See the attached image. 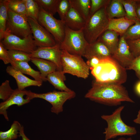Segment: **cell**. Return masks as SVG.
I'll return each instance as SVG.
<instances>
[{
	"instance_id": "obj_1",
	"label": "cell",
	"mask_w": 140,
	"mask_h": 140,
	"mask_svg": "<svg viewBox=\"0 0 140 140\" xmlns=\"http://www.w3.org/2000/svg\"><path fill=\"white\" fill-rule=\"evenodd\" d=\"M85 97L92 101L110 106L120 105L124 102H134L122 85L102 83L95 80Z\"/></svg>"
},
{
	"instance_id": "obj_2",
	"label": "cell",
	"mask_w": 140,
	"mask_h": 140,
	"mask_svg": "<svg viewBox=\"0 0 140 140\" xmlns=\"http://www.w3.org/2000/svg\"><path fill=\"white\" fill-rule=\"evenodd\" d=\"M124 107L123 106H120L111 114L101 116V118L107 124V127L103 132L104 140H109L118 136H130L136 134L137 131L134 127L127 125L122 119L121 113Z\"/></svg>"
},
{
	"instance_id": "obj_3",
	"label": "cell",
	"mask_w": 140,
	"mask_h": 140,
	"mask_svg": "<svg viewBox=\"0 0 140 140\" xmlns=\"http://www.w3.org/2000/svg\"><path fill=\"white\" fill-rule=\"evenodd\" d=\"M102 69L96 77L97 82L122 85L127 78L126 69L122 66L111 57L101 60Z\"/></svg>"
},
{
	"instance_id": "obj_4",
	"label": "cell",
	"mask_w": 140,
	"mask_h": 140,
	"mask_svg": "<svg viewBox=\"0 0 140 140\" xmlns=\"http://www.w3.org/2000/svg\"><path fill=\"white\" fill-rule=\"evenodd\" d=\"M109 21L105 7L100 9L89 18L83 29L84 37L89 44L96 41L107 30Z\"/></svg>"
},
{
	"instance_id": "obj_5",
	"label": "cell",
	"mask_w": 140,
	"mask_h": 140,
	"mask_svg": "<svg viewBox=\"0 0 140 140\" xmlns=\"http://www.w3.org/2000/svg\"><path fill=\"white\" fill-rule=\"evenodd\" d=\"M61 62L62 71L78 77L87 78L89 74V68L82 56L69 53L61 50Z\"/></svg>"
},
{
	"instance_id": "obj_6",
	"label": "cell",
	"mask_w": 140,
	"mask_h": 140,
	"mask_svg": "<svg viewBox=\"0 0 140 140\" xmlns=\"http://www.w3.org/2000/svg\"><path fill=\"white\" fill-rule=\"evenodd\" d=\"M83 29L74 31L65 26V37L60 44L61 50L82 56L89 44L84 37Z\"/></svg>"
},
{
	"instance_id": "obj_7",
	"label": "cell",
	"mask_w": 140,
	"mask_h": 140,
	"mask_svg": "<svg viewBox=\"0 0 140 140\" xmlns=\"http://www.w3.org/2000/svg\"><path fill=\"white\" fill-rule=\"evenodd\" d=\"M75 95V93L73 91L67 92L54 90L45 93H37L28 90L26 97L31 100L39 98L46 100L52 105L51 112L58 114L62 111L65 103L67 100L74 98Z\"/></svg>"
},
{
	"instance_id": "obj_8",
	"label": "cell",
	"mask_w": 140,
	"mask_h": 140,
	"mask_svg": "<svg viewBox=\"0 0 140 140\" xmlns=\"http://www.w3.org/2000/svg\"><path fill=\"white\" fill-rule=\"evenodd\" d=\"M37 21L52 35L57 43L60 44L65 35V26L64 22L40 8Z\"/></svg>"
},
{
	"instance_id": "obj_9",
	"label": "cell",
	"mask_w": 140,
	"mask_h": 140,
	"mask_svg": "<svg viewBox=\"0 0 140 140\" xmlns=\"http://www.w3.org/2000/svg\"><path fill=\"white\" fill-rule=\"evenodd\" d=\"M7 50H16L31 54L38 47L32 34L22 38L5 31L1 41Z\"/></svg>"
},
{
	"instance_id": "obj_10",
	"label": "cell",
	"mask_w": 140,
	"mask_h": 140,
	"mask_svg": "<svg viewBox=\"0 0 140 140\" xmlns=\"http://www.w3.org/2000/svg\"><path fill=\"white\" fill-rule=\"evenodd\" d=\"M28 18L8 10L5 31L22 38L32 34Z\"/></svg>"
},
{
	"instance_id": "obj_11",
	"label": "cell",
	"mask_w": 140,
	"mask_h": 140,
	"mask_svg": "<svg viewBox=\"0 0 140 140\" xmlns=\"http://www.w3.org/2000/svg\"><path fill=\"white\" fill-rule=\"evenodd\" d=\"M32 34L35 44L38 47H52L57 42L52 35L37 20L28 18Z\"/></svg>"
},
{
	"instance_id": "obj_12",
	"label": "cell",
	"mask_w": 140,
	"mask_h": 140,
	"mask_svg": "<svg viewBox=\"0 0 140 140\" xmlns=\"http://www.w3.org/2000/svg\"><path fill=\"white\" fill-rule=\"evenodd\" d=\"M61 54L60 44L57 43L52 47H38L30 54V57L31 58H40L51 61L57 65L58 71H61Z\"/></svg>"
},
{
	"instance_id": "obj_13",
	"label": "cell",
	"mask_w": 140,
	"mask_h": 140,
	"mask_svg": "<svg viewBox=\"0 0 140 140\" xmlns=\"http://www.w3.org/2000/svg\"><path fill=\"white\" fill-rule=\"evenodd\" d=\"M120 36L117 49L111 57L127 70L135 58L131 52L126 40L123 36Z\"/></svg>"
},
{
	"instance_id": "obj_14",
	"label": "cell",
	"mask_w": 140,
	"mask_h": 140,
	"mask_svg": "<svg viewBox=\"0 0 140 140\" xmlns=\"http://www.w3.org/2000/svg\"><path fill=\"white\" fill-rule=\"evenodd\" d=\"M28 90L25 89L22 90L17 88L7 100L0 103V114L3 115L6 120H9L7 110L10 107L13 105L22 106L30 101L31 99L30 98H24Z\"/></svg>"
},
{
	"instance_id": "obj_15",
	"label": "cell",
	"mask_w": 140,
	"mask_h": 140,
	"mask_svg": "<svg viewBox=\"0 0 140 140\" xmlns=\"http://www.w3.org/2000/svg\"><path fill=\"white\" fill-rule=\"evenodd\" d=\"M111 52L106 46L97 40L94 42L88 44L82 56L87 60L95 57L101 60L111 57Z\"/></svg>"
},
{
	"instance_id": "obj_16",
	"label": "cell",
	"mask_w": 140,
	"mask_h": 140,
	"mask_svg": "<svg viewBox=\"0 0 140 140\" xmlns=\"http://www.w3.org/2000/svg\"><path fill=\"white\" fill-rule=\"evenodd\" d=\"M6 71L7 73L15 79L17 88L20 90H24L25 88L31 86L40 87L42 85V83L30 79L11 66H7Z\"/></svg>"
},
{
	"instance_id": "obj_17",
	"label": "cell",
	"mask_w": 140,
	"mask_h": 140,
	"mask_svg": "<svg viewBox=\"0 0 140 140\" xmlns=\"http://www.w3.org/2000/svg\"><path fill=\"white\" fill-rule=\"evenodd\" d=\"M65 26L74 31L83 29L86 21L72 7L70 8L64 21Z\"/></svg>"
},
{
	"instance_id": "obj_18",
	"label": "cell",
	"mask_w": 140,
	"mask_h": 140,
	"mask_svg": "<svg viewBox=\"0 0 140 140\" xmlns=\"http://www.w3.org/2000/svg\"><path fill=\"white\" fill-rule=\"evenodd\" d=\"M118 33L113 30H107L98 38L97 40L103 43L113 55L116 51L119 39Z\"/></svg>"
},
{
	"instance_id": "obj_19",
	"label": "cell",
	"mask_w": 140,
	"mask_h": 140,
	"mask_svg": "<svg viewBox=\"0 0 140 140\" xmlns=\"http://www.w3.org/2000/svg\"><path fill=\"white\" fill-rule=\"evenodd\" d=\"M31 61L39 70L43 81H47V77L49 74L57 70V65L50 61L36 58H31Z\"/></svg>"
},
{
	"instance_id": "obj_20",
	"label": "cell",
	"mask_w": 140,
	"mask_h": 140,
	"mask_svg": "<svg viewBox=\"0 0 140 140\" xmlns=\"http://www.w3.org/2000/svg\"><path fill=\"white\" fill-rule=\"evenodd\" d=\"M135 21L128 19L125 17L109 19L107 30L114 31L120 36L123 34L131 26L135 24Z\"/></svg>"
},
{
	"instance_id": "obj_21",
	"label": "cell",
	"mask_w": 140,
	"mask_h": 140,
	"mask_svg": "<svg viewBox=\"0 0 140 140\" xmlns=\"http://www.w3.org/2000/svg\"><path fill=\"white\" fill-rule=\"evenodd\" d=\"M65 73L62 71L57 70L49 74L46 78L48 81L55 89L60 91L71 92L72 90L66 85L64 81L66 80Z\"/></svg>"
},
{
	"instance_id": "obj_22",
	"label": "cell",
	"mask_w": 140,
	"mask_h": 140,
	"mask_svg": "<svg viewBox=\"0 0 140 140\" xmlns=\"http://www.w3.org/2000/svg\"><path fill=\"white\" fill-rule=\"evenodd\" d=\"M107 16L109 19L125 17L126 13L120 0H110L106 8Z\"/></svg>"
},
{
	"instance_id": "obj_23",
	"label": "cell",
	"mask_w": 140,
	"mask_h": 140,
	"mask_svg": "<svg viewBox=\"0 0 140 140\" xmlns=\"http://www.w3.org/2000/svg\"><path fill=\"white\" fill-rule=\"evenodd\" d=\"M11 66L16 69L19 71L23 74L31 76L34 80L43 83V81L39 72L32 68L26 62H16L11 60Z\"/></svg>"
},
{
	"instance_id": "obj_24",
	"label": "cell",
	"mask_w": 140,
	"mask_h": 140,
	"mask_svg": "<svg viewBox=\"0 0 140 140\" xmlns=\"http://www.w3.org/2000/svg\"><path fill=\"white\" fill-rule=\"evenodd\" d=\"M73 8L86 22L89 17L91 0H69Z\"/></svg>"
},
{
	"instance_id": "obj_25",
	"label": "cell",
	"mask_w": 140,
	"mask_h": 140,
	"mask_svg": "<svg viewBox=\"0 0 140 140\" xmlns=\"http://www.w3.org/2000/svg\"><path fill=\"white\" fill-rule=\"evenodd\" d=\"M122 4L126 15L125 17L128 19L135 21V23H140L136 11L135 0H120Z\"/></svg>"
},
{
	"instance_id": "obj_26",
	"label": "cell",
	"mask_w": 140,
	"mask_h": 140,
	"mask_svg": "<svg viewBox=\"0 0 140 140\" xmlns=\"http://www.w3.org/2000/svg\"><path fill=\"white\" fill-rule=\"evenodd\" d=\"M22 127L18 121H14L9 130L5 131H0V140H13L16 139L19 136V131Z\"/></svg>"
},
{
	"instance_id": "obj_27",
	"label": "cell",
	"mask_w": 140,
	"mask_h": 140,
	"mask_svg": "<svg viewBox=\"0 0 140 140\" xmlns=\"http://www.w3.org/2000/svg\"><path fill=\"white\" fill-rule=\"evenodd\" d=\"M3 0L9 10L27 17L26 5L24 0Z\"/></svg>"
},
{
	"instance_id": "obj_28",
	"label": "cell",
	"mask_w": 140,
	"mask_h": 140,
	"mask_svg": "<svg viewBox=\"0 0 140 140\" xmlns=\"http://www.w3.org/2000/svg\"><path fill=\"white\" fill-rule=\"evenodd\" d=\"M39 7L53 16L57 12L60 0H35Z\"/></svg>"
},
{
	"instance_id": "obj_29",
	"label": "cell",
	"mask_w": 140,
	"mask_h": 140,
	"mask_svg": "<svg viewBox=\"0 0 140 140\" xmlns=\"http://www.w3.org/2000/svg\"><path fill=\"white\" fill-rule=\"evenodd\" d=\"M8 9L3 0L0 1V41L2 39L6 30Z\"/></svg>"
},
{
	"instance_id": "obj_30",
	"label": "cell",
	"mask_w": 140,
	"mask_h": 140,
	"mask_svg": "<svg viewBox=\"0 0 140 140\" xmlns=\"http://www.w3.org/2000/svg\"><path fill=\"white\" fill-rule=\"evenodd\" d=\"M26 10L27 16L37 20L40 8L35 0H24Z\"/></svg>"
},
{
	"instance_id": "obj_31",
	"label": "cell",
	"mask_w": 140,
	"mask_h": 140,
	"mask_svg": "<svg viewBox=\"0 0 140 140\" xmlns=\"http://www.w3.org/2000/svg\"><path fill=\"white\" fill-rule=\"evenodd\" d=\"M9 56L11 60L16 62H26L31 61L30 54L20 51L8 50Z\"/></svg>"
},
{
	"instance_id": "obj_32",
	"label": "cell",
	"mask_w": 140,
	"mask_h": 140,
	"mask_svg": "<svg viewBox=\"0 0 140 140\" xmlns=\"http://www.w3.org/2000/svg\"><path fill=\"white\" fill-rule=\"evenodd\" d=\"M122 36L126 40L140 39V23H135L130 26Z\"/></svg>"
},
{
	"instance_id": "obj_33",
	"label": "cell",
	"mask_w": 140,
	"mask_h": 140,
	"mask_svg": "<svg viewBox=\"0 0 140 140\" xmlns=\"http://www.w3.org/2000/svg\"><path fill=\"white\" fill-rule=\"evenodd\" d=\"M15 90L11 87L9 81L6 80L0 86V99L3 101L7 100L12 94Z\"/></svg>"
},
{
	"instance_id": "obj_34",
	"label": "cell",
	"mask_w": 140,
	"mask_h": 140,
	"mask_svg": "<svg viewBox=\"0 0 140 140\" xmlns=\"http://www.w3.org/2000/svg\"><path fill=\"white\" fill-rule=\"evenodd\" d=\"M110 0H91L89 17L100 9L106 8Z\"/></svg>"
},
{
	"instance_id": "obj_35",
	"label": "cell",
	"mask_w": 140,
	"mask_h": 140,
	"mask_svg": "<svg viewBox=\"0 0 140 140\" xmlns=\"http://www.w3.org/2000/svg\"><path fill=\"white\" fill-rule=\"evenodd\" d=\"M71 6L69 0H60L58 5L57 12L60 19L64 22Z\"/></svg>"
},
{
	"instance_id": "obj_36",
	"label": "cell",
	"mask_w": 140,
	"mask_h": 140,
	"mask_svg": "<svg viewBox=\"0 0 140 140\" xmlns=\"http://www.w3.org/2000/svg\"><path fill=\"white\" fill-rule=\"evenodd\" d=\"M130 51L135 58L140 55V39L126 40Z\"/></svg>"
},
{
	"instance_id": "obj_37",
	"label": "cell",
	"mask_w": 140,
	"mask_h": 140,
	"mask_svg": "<svg viewBox=\"0 0 140 140\" xmlns=\"http://www.w3.org/2000/svg\"><path fill=\"white\" fill-rule=\"evenodd\" d=\"M127 70H133L140 80V55L135 58L132 63Z\"/></svg>"
},
{
	"instance_id": "obj_38",
	"label": "cell",
	"mask_w": 140,
	"mask_h": 140,
	"mask_svg": "<svg viewBox=\"0 0 140 140\" xmlns=\"http://www.w3.org/2000/svg\"><path fill=\"white\" fill-rule=\"evenodd\" d=\"M0 59L2 60L5 64L10 63L11 60L9 55L8 50L0 41Z\"/></svg>"
},
{
	"instance_id": "obj_39",
	"label": "cell",
	"mask_w": 140,
	"mask_h": 140,
	"mask_svg": "<svg viewBox=\"0 0 140 140\" xmlns=\"http://www.w3.org/2000/svg\"><path fill=\"white\" fill-rule=\"evenodd\" d=\"M101 60L97 58L94 57L87 60L86 63L90 69L91 70L100 63Z\"/></svg>"
},
{
	"instance_id": "obj_40",
	"label": "cell",
	"mask_w": 140,
	"mask_h": 140,
	"mask_svg": "<svg viewBox=\"0 0 140 140\" xmlns=\"http://www.w3.org/2000/svg\"><path fill=\"white\" fill-rule=\"evenodd\" d=\"M136 11L137 17L140 21V0H135Z\"/></svg>"
},
{
	"instance_id": "obj_41",
	"label": "cell",
	"mask_w": 140,
	"mask_h": 140,
	"mask_svg": "<svg viewBox=\"0 0 140 140\" xmlns=\"http://www.w3.org/2000/svg\"><path fill=\"white\" fill-rule=\"evenodd\" d=\"M19 136L21 137L22 140H30L25 135L24 131V128L22 126L19 132Z\"/></svg>"
},
{
	"instance_id": "obj_42",
	"label": "cell",
	"mask_w": 140,
	"mask_h": 140,
	"mask_svg": "<svg viewBox=\"0 0 140 140\" xmlns=\"http://www.w3.org/2000/svg\"><path fill=\"white\" fill-rule=\"evenodd\" d=\"M135 90L137 94L140 96V80L136 84Z\"/></svg>"
},
{
	"instance_id": "obj_43",
	"label": "cell",
	"mask_w": 140,
	"mask_h": 140,
	"mask_svg": "<svg viewBox=\"0 0 140 140\" xmlns=\"http://www.w3.org/2000/svg\"><path fill=\"white\" fill-rule=\"evenodd\" d=\"M134 122L140 124V114L137 115V118L134 120Z\"/></svg>"
},
{
	"instance_id": "obj_44",
	"label": "cell",
	"mask_w": 140,
	"mask_h": 140,
	"mask_svg": "<svg viewBox=\"0 0 140 140\" xmlns=\"http://www.w3.org/2000/svg\"><path fill=\"white\" fill-rule=\"evenodd\" d=\"M117 140H132V139L131 137L127 138L124 137H121L118 138Z\"/></svg>"
}]
</instances>
